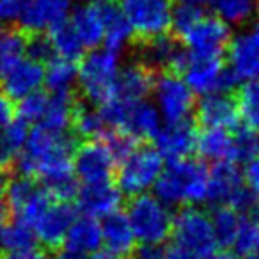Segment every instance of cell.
I'll use <instances>...</instances> for the list:
<instances>
[{"label":"cell","instance_id":"obj_1","mask_svg":"<svg viewBox=\"0 0 259 259\" xmlns=\"http://www.w3.org/2000/svg\"><path fill=\"white\" fill-rule=\"evenodd\" d=\"M76 142L68 134H54L36 126L29 132L25 146L15 160L20 176L39 178L55 201H71L78 194V180L73 172Z\"/></svg>","mask_w":259,"mask_h":259},{"label":"cell","instance_id":"obj_2","mask_svg":"<svg viewBox=\"0 0 259 259\" xmlns=\"http://www.w3.org/2000/svg\"><path fill=\"white\" fill-rule=\"evenodd\" d=\"M155 197L170 206H199L208 197V167L194 160L170 162L156 180Z\"/></svg>","mask_w":259,"mask_h":259},{"label":"cell","instance_id":"obj_3","mask_svg":"<svg viewBox=\"0 0 259 259\" xmlns=\"http://www.w3.org/2000/svg\"><path fill=\"white\" fill-rule=\"evenodd\" d=\"M100 112L110 132H121L135 141L155 139L162 128V117L153 103L146 100L124 101L110 98L100 105Z\"/></svg>","mask_w":259,"mask_h":259},{"label":"cell","instance_id":"obj_4","mask_svg":"<svg viewBox=\"0 0 259 259\" xmlns=\"http://www.w3.org/2000/svg\"><path fill=\"white\" fill-rule=\"evenodd\" d=\"M119 54L107 48H93L82 55L78 69V85L82 96L91 105H101L114 96L115 80L119 73Z\"/></svg>","mask_w":259,"mask_h":259},{"label":"cell","instance_id":"obj_5","mask_svg":"<svg viewBox=\"0 0 259 259\" xmlns=\"http://www.w3.org/2000/svg\"><path fill=\"white\" fill-rule=\"evenodd\" d=\"M124 215L139 243L163 245L170 238L174 215L169 206L155 195L142 194L132 197Z\"/></svg>","mask_w":259,"mask_h":259},{"label":"cell","instance_id":"obj_6","mask_svg":"<svg viewBox=\"0 0 259 259\" xmlns=\"http://www.w3.org/2000/svg\"><path fill=\"white\" fill-rule=\"evenodd\" d=\"M163 170V158L155 146H137L126 158L119 162L117 185L122 195L130 199L153 190Z\"/></svg>","mask_w":259,"mask_h":259},{"label":"cell","instance_id":"obj_7","mask_svg":"<svg viewBox=\"0 0 259 259\" xmlns=\"http://www.w3.org/2000/svg\"><path fill=\"white\" fill-rule=\"evenodd\" d=\"M180 75L187 82L194 94L231 93L238 85V80L227 66H224L222 57H206V55L188 54Z\"/></svg>","mask_w":259,"mask_h":259},{"label":"cell","instance_id":"obj_8","mask_svg":"<svg viewBox=\"0 0 259 259\" xmlns=\"http://www.w3.org/2000/svg\"><path fill=\"white\" fill-rule=\"evenodd\" d=\"M153 98L162 121L180 122L188 121L195 108V94L187 85L183 76L174 71H163L155 78Z\"/></svg>","mask_w":259,"mask_h":259},{"label":"cell","instance_id":"obj_9","mask_svg":"<svg viewBox=\"0 0 259 259\" xmlns=\"http://www.w3.org/2000/svg\"><path fill=\"white\" fill-rule=\"evenodd\" d=\"M170 236H174V243L195 252L201 257L217 250L211 219L201 206H183L172 219Z\"/></svg>","mask_w":259,"mask_h":259},{"label":"cell","instance_id":"obj_10","mask_svg":"<svg viewBox=\"0 0 259 259\" xmlns=\"http://www.w3.org/2000/svg\"><path fill=\"white\" fill-rule=\"evenodd\" d=\"M119 9L139 41L163 36L170 30L172 0H121Z\"/></svg>","mask_w":259,"mask_h":259},{"label":"cell","instance_id":"obj_11","mask_svg":"<svg viewBox=\"0 0 259 259\" xmlns=\"http://www.w3.org/2000/svg\"><path fill=\"white\" fill-rule=\"evenodd\" d=\"M117 169V160L103 139L87 141L75 149L73 155V172L83 185L110 181Z\"/></svg>","mask_w":259,"mask_h":259},{"label":"cell","instance_id":"obj_12","mask_svg":"<svg viewBox=\"0 0 259 259\" xmlns=\"http://www.w3.org/2000/svg\"><path fill=\"white\" fill-rule=\"evenodd\" d=\"M231 27L219 16L202 15L194 27L181 37V45L188 54L206 55V57H222L231 43Z\"/></svg>","mask_w":259,"mask_h":259},{"label":"cell","instance_id":"obj_13","mask_svg":"<svg viewBox=\"0 0 259 259\" xmlns=\"http://www.w3.org/2000/svg\"><path fill=\"white\" fill-rule=\"evenodd\" d=\"M227 68L238 82L259 78V22L240 30L227 47Z\"/></svg>","mask_w":259,"mask_h":259},{"label":"cell","instance_id":"obj_14","mask_svg":"<svg viewBox=\"0 0 259 259\" xmlns=\"http://www.w3.org/2000/svg\"><path fill=\"white\" fill-rule=\"evenodd\" d=\"M76 206L68 201H52L48 208L32 224L36 238L43 247L59 248L64 243L71 224L76 219Z\"/></svg>","mask_w":259,"mask_h":259},{"label":"cell","instance_id":"obj_15","mask_svg":"<svg viewBox=\"0 0 259 259\" xmlns=\"http://www.w3.org/2000/svg\"><path fill=\"white\" fill-rule=\"evenodd\" d=\"M197 128L194 122H165V126L158 130L155 137V149L167 162H180L187 160L197 149Z\"/></svg>","mask_w":259,"mask_h":259},{"label":"cell","instance_id":"obj_16","mask_svg":"<svg viewBox=\"0 0 259 259\" xmlns=\"http://www.w3.org/2000/svg\"><path fill=\"white\" fill-rule=\"evenodd\" d=\"M137 50L141 59L139 61L144 62L149 69L153 71H174L180 73L181 66H183L185 59H187L188 52L187 48L181 45L178 37L172 36H156L151 39L139 41Z\"/></svg>","mask_w":259,"mask_h":259},{"label":"cell","instance_id":"obj_17","mask_svg":"<svg viewBox=\"0 0 259 259\" xmlns=\"http://www.w3.org/2000/svg\"><path fill=\"white\" fill-rule=\"evenodd\" d=\"M69 0H25L18 15V27L25 34H45L66 22Z\"/></svg>","mask_w":259,"mask_h":259},{"label":"cell","instance_id":"obj_18","mask_svg":"<svg viewBox=\"0 0 259 259\" xmlns=\"http://www.w3.org/2000/svg\"><path fill=\"white\" fill-rule=\"evenodd\" d=\"M43 82L45 66L25 55L0 73V89L11 100H22L30 93H36Z\"/></svg>","mask_w":259,"mask_h":259},{"label":"cell","instance_id":"obj_19","mask_svg":"<svg viewBox=\"0 0 259 259\" xmlns=\"http://www.w3.org/2000/svg\"><path fill=\"white\" fill-rule=\"evenodd\" d=\"M195 121L202 128L234 130L240 122L236 100L229 93H213L202 96L195 105Z\"/></svg>","mask_w":259,"mask_h":259},{"label":"cell","instance_id":"obj_20","mask_svg":"<svg viewBox=\"0 0 259 259\" xmlns=\"http://www.w3.org/2000/svg\"><path fill=\"white\" fill-rule=\"evenodd\" d=\"M245 188L243 176L233 162H217L208 169V197L206 202L213 206H233Z\"/></svg>","mask_w":259,"mask_h":259},{"label":"cell","instance_id":"obj_21","mask_svg":"<svg viewBox=\"0 0 259 259\" xmlns=\"http://www.w3.org/2000/svg\"><path fill=\"white\" fill-rule=\"evenodd\" d=\"M76 209L91 219H105L112 213L119 211L122 202V194L110 181L103 183H89L78 188L76 194Z\"/></svg>","mask_w":259,"mask_h":259},{"label":"cell","instance_id":"obj_22","mask_svg":"<svg viewBox=\"0 0 259 259\" xmlns=\"http://www.w3.org/2000/svg\"><path fill=\"white\" fill-rule=\"evenodd\" d=\"M155 83V71L149 69L144 62L134 61L119 68L115 80L114 96L124 101H141L151 94Z\"/></svg>","mask_w":259,"mask_h":259},{"label":"cell","instance_id":"obj_23","mask_svg":"<svg viewBox=\"0 0 259 259\" xmlns=\"http://www.w3.org/2000/svg\"><path fill=\"white\" fill-rule=\"evenodd\" d=\"M101 224V241L108 254L115 257H128L135 248V234L124 213L115 211L105 217Z\"/></svg>","mask_w":259,"mask_h":259},{"label":"cell","instance_id":"obj_24","mask_svg":"<svg viewBox=\"0 0 259 259\" xmlns=\"http://www.w3.org/2000/svg\"><path fill=\"white\" fill-rule=\"evenodd\" d=\"M71 23L73 30L76 32L78 39L82 41L83 48H98L103 43L105 34V16L103 6L98 4H85L80 6L73 11L71 18L68 20Z\"/></svg>","mask_w":259,"mask_h":259},{"label":"cell","instance_id":"obj_25","mask_svg":"<svg viewBox=\"0 0 259 259\" xmlns=\"http://www.w3.org/2000/svg\"><path fill=\"white\" fill-rule=\"evenodd\" d=\"M62 245H64V248H68V250H73L80 255H85V257L100 252V248L103 247L100 220L91 219V217H85V215H83L82 219L76 217L75 222L69 227Z\"/></svg>","mask_w":259,"mask_h":259},{"label":"cell","instance_id":"obj_26","mask_svg":"<svg viewBox=\"0 0 259 259\" xmlns=\"http://www.w3.org/2000/svg\"><path fill=\"white\" fill-rule=\"evenodd\" d=\"M75 108L76 101L73 94H50L45 114L37 126L54 134H68V130L71 128Z\"/></svg>","mask_w":259,"mask_h":259},{"label":"cell","instance_id":"obj_27","mask_svg":"<svg viewBox=\"0 0 259 259\" xmlns=\"http://www.w3.org/2000/svg\"><path fill=\"white\" fill-rule=\"evenodd\" d=\"M103 16H105V34H103V45L107 50L114 54H121L122 50L130 47L134 39V30L130 27L128 20L121 13V9L112 4L103 6Z\"/></svg>","mask_w":259,"mask_h":259},{"label":"cell","instance_id":"obj_28","mask_svg":"<svg viewBox=\"0 0 259 259\" xmlns=\"http://www.w3.org/2000/svg\"><path fill=\"white\" fill-rule=\"evenodd\" d=\"M29 137V124L13 119L0 128V172H9Z\"/></svg>","mask_w":259,"mask_h":259},{"label":"cell","instance_id":"obj_29","mask_svg":"<svg viewBox=\"0 0 259 259\" xmlns=\"http://www.w3.org/2000/svg\"><path fill=\"white\" fill-rule=\"evenodd\" d=\"M195 151L208 162H233V137L229 130L204 128L197 135V149Z\"/></svg>","mask_w":259,"mask_h":259},{"label":"cell","instance_id":"obj_30","mask_svg":"<svg viewBox=\"0 0 259 259\" xmlns=\"http://www.w3.org/2000/svg\"><path fill=\"white\" fill-rule=\"evenodd\" d=\"M78 78L76 64L61 57H54L45 68V85L50 94H73Z\"/></svg>","mask_w":259,"mask_h":259},{"label":"cell","instance_id":"obj_31","mask_svg":"<svg viewBox=\"0 0 259 259\" xmlns=\"http://www.w3.org/2000/svg\"><path fill=\"white\" fill-rule=\"evenodd\" d=\"M71 128L76 137L87 139V141H98L103 139L110 132L105 124V119L101 115L100 108L91 107V105H78L76 103L75 114H73Z\"/></svg>","mask_w":259,"mask_h":259},{"label":"cell","instance_id":"obj_32","mask_svg":"<svg viewBox=\"0 0 259 259\" xmlns=\"http://www.w3.org/2000/svg\"><path fill=\"white\" fill-rule=\"evenodd\" d=\"M48 37H50L52 47H54L55 57L75 62L80 61L82 55L85 54V48H83L82 41L78 39V36H76V32L73 30L71 23L68 20L48 30Z\"/></svg>","mask_w":259,"mask_h":259},{"label":"cell","instance_id":"obj_33","mask_svg":"<svg viewBox=\"0 0 259 259\" xmlns=\"http://www.w3.org/2000/svg\"><path fill=\"white\" fill-rule=\"evenodd\" d=\"M211 219L213 234H215L217 247L231 248L233 241L236 238L238 227L241 222V215L231 206H215L213 213L209 215Z\"/></svg>","mask_w":259,"mask_h":259},{"label":"cell","instance_id":"obj_34","mask_svg":"<svg viewBox=\"0 0 259 259\" xmlns=\"http://www.w3.org/2000/svg\"><path fill=\"white\" fill-rule=\"evenodd\" d=\"M217 16L227 25H245L257 13V0H211Z\"/></svg>","mask_w":259,"mask_h":259},{"label":"cell","instance_id":"obj_35","mask_svg":"<svg viewBox=\"0 0 259 259\" xmlns=\"http://www.w3.org/2000/svg\"><path fill=\"white\" fill-rule=\"evenodd\" d=\"M27 34L20 27L0 25V73L25 55Z\"/></svg>","mask_w":259,"mask_h":259},{"label":"cell","instance_id":"obj_36","mask_svg":"<svg viewBox=\"0 0 259 259\" xmlns=\"http://www.w3.org/2000/svg\"><path fill=\"white\" fill-rule=\"evenodd\" d=\"M234 100L240 119L245 122V126L259 130V78L243 82Z\"/></svg>","mask_w":259,"mask_h":259},{"label":"cell","instance_id":"obj_37","mask_svg":"<svg viewBox=\"0 0 259 259\" xmlns=\"http://www.w3.org/2000/svg\"><path fill=\"white\" fill-rule=\"evenodd\" d=\"M36 233L30 224L25 220L15 219L4 226V234H2V247L8 252H18V250H29L36 247Z\"/></svg>","mask_w":259,"mask_h":259},{"label":"cell","instance_id":"obj_38","mask_svg":"<svg viewBox=\"0 0 259 259\" xmlns=\"http://www.w3.org/2000/svg\"><path fill=\"white\" fill-rule=\"evenodd\" d=\"M231 137H233V163H247L248 160L259 155V135L255 130L241 126L234 134H231Z\"/></svg>","mask_w":259,"mask_h":259},{"label":"cell","instance_id":"obj_39","mask_svg":"<svg viewBox=\"0 0 259 259\" xmlns=\"http://www.w3.org/2000/svg\"><path fill=\"white\" fill-rule=\"evenodd\" d=\"M48 96H50V94L36 91V93H30L29 96L18 100L20 101L18 107H15L16 114H18V119H22L27 124H37L45 114Z\"/></svg>","mask_w":259,"mask_h":259},{"label":"cell","instance_id":"obj_40","mask_svg":"<svg viewBox=\"0 0 259 259\" xmlns=\"http://www.w3.org/2000/svg\"><path fill=\"white\" fill-rule=\"evenodd\" d=\"M257 234H259V222L247 219V217H241L236 238L233 241L234 254L252 255V252L255 250V243H257Z\"/></svg>","mask_w":259,"mask_h":259},{"label":"cell","instance_id":"obj_41","mask_svg":"<svg viewBox=\"0 0 259 259\" xmlns=\"http://www.w3.org/2000/svg\"><path fill=\"white\" fill-rule=\"evenodd\" d=\"M204 15L202 8H195V6H178L172 9V22H170V29L174 30L178 39L185 36L192 27L197 23V20Z\"/></svg>","mask_w":259,"mask_h":259},{"label":"cell","instance_id":"obj_42","mask_svg":"<svg viewBox=\"0 0 259 259\" xmlns=\"http://www.w3.org/2000/svg\"><path fill=\"white\" fill-rule=\"evenodd\" d=\"M27 36L29 37L25 43V57L32 59L39 64H47L55 57L48 34H27Z\"/></svg>","mask_w":259,"mask_h":259},{"label":"cell","instance_id":"obj_43","mask_svg":"<svg viewBox=\"0 0 259 259\" xmlns=\"http://www.w3.org/2000/svg\"><path fill=\"white\" fill-rule=\"evenodd\" d=\"M241 176H243L245 187L259 197V155L245 163V169L241 172Z\"/></svg>","mask_w":259,"mask_h":259},{"label":"cell","instance_id":"obj_44","mask_svg":"<svg viewBox=\"0 0 259 259\" xmlns=\"http://www.w3.org/2000/svg\"><path fill=\"white\" fill-rule=\"evenodd\" d=\"M130 259H162L163 257V245L155 243H141L135 245L132 254L128 255Z\"/></svg>","mask_w":259,"mask_h":259},{"label":"cell","instance_id":"obj_45","mask_svg":"<svg viewBox=\"0 0 259 259\" xmlns=\"http://www.w3.org/2000/svg\"><path fill=\"white\" fill-rule=\"evenodd\" d=\"M25 0H0V25L18 18Z\"/></svg>","mask_w":259,"mask_h":259},{"label":"cell","instance_id":"obj_46","mask_svg":"<svg viewBox=\"0 0 259 259\" xmlns=\"http://www.w3.org/2000/svg\"><path fill=\"white\" fill-rule=\"evenodd\" d=\"M162 259H202L199 254L174 243L170 247H163V257Z\"/></svg>","mask_w":259,"mask_h":259},{"label":"cell","instance_id":"obj_47","mask_svg":"<svg viewBox=\"0 0 259 259\" xmlns=\"http://www.w3.org/2000/svg\"><path fill=\"white\" fill-rule=\"evenodd\" d=\"M15 105L13 100L0 89V128L6 126L9 121H13V115H15Z\"/></svg>","mask_w":259,"mask_h":259},{"label":"cell","instance_id":"obj_48","mask_svg":"<svg viewBox=\"0 0 259 259\" xmlns=\"http://www.w3.org/2000/svg\"><path fill=\"white\" fill-rule=\"evenodd\" d=\"M0 259H48L47 254L39 248H29V250H18V252H4L0 254Z\"/></svg>","mask_w":259,"mask_h":259},{"label":"cell","instance_id":"obj_49","mask_svg":"<svg viewBox=\"0 0 259 259\" xmlns=\"http://www.w3.org/2000/svg\"><path fill=\"white\" fill-rule=\"evenodd\" d=\"M206 259H240V255L231 252L229 248H219V250H213L209 255H206Z\"/></svg>","mask_w":259,"mask_h":259},{"label":"cell","instance_id":"obj_50","mask_svg":"<svg viewBox=\"0 0 259 259\" xmlns=\"http://www.w3.org/2000/svg\"><path fill=\"white\" fill-rule=\"evenodd\" d=\"M11 215L8 209V206H6L4 201H0V247H2V234H4V226H6V220H8V217Z\"/></svg>","mask_w":259,"mask_h":259},{"label":"cell","instance_id":"obj_51","mask_svg":"<svg viewBox=\"0 0 259 259\" xmlns=\"http://www.w3.org/2000/svg\"><path fill=\"white\" fill-rule=\"evenodd\" d=\"M54 259H87L85 255H80L73 250H68V248H61V250L55 252Z\"/></svg>","mask_w":259,"mask_h":259},{"label":"cell","instance_id":"obj_52","mask_svg":"<svg viewBox=\"0 0 259 259\" xmlns=\"http://www.w3.org/2000/svg\"><path fill=\"white\" fill-rule=\"evenodd\" d=\"M181 6H195V8H202V6L209 4L211 0H176Z\"/></svg>","mask_w":259,"mask_h":259},{"label":"cell","instance_id":"obj_53","mask_svg":"<svg viewBox=\"0 0 259 259\" xmlns=\"http://www.w3.org/2000/svg\"><path fill=\"white\" fill-rule=\"evenodd\" d=\"M87 259H119V257H115V255L108 254V252H96V254L89 255Z\"/></svg>","mask_w":259,"mask_h":259},{"label":"cell","instance_id":"obj_54","mask_svg":"<svg viewBox=\"0 0 259 259\" xmlns=\"http://www.w3.org/2000/svg\"><path fill=\"white\" fill-rule=\"evenodd\" d=\"M93 4H98V6H107V4H110L112 0H91Z\"/></svg>","mask_w":259,"mask_h":259},{"label":"cell","instance_id":"obj_55","mask_svg":"<svg viewBox=\"0 0 259 259\" xmlns=\"http://www.w3.org/2000/svg\"><path fill=\"white\" fill-rule=\"evenodd\" d=\"M255 255H259V234H257V243H255Z\"/></svg>","mask_w":259,"mask_h":259},{"label":"cell","instance_id":"obj_56","mask_svg":"<svg viewBox=\"0 0 259 259\" xmlns=\"http://www.w3.org/2000/svg\"><path fill=\"white\" fill-rule=\"evenodd\" d=\"M247 259H259V255H247Z\"/></svg>","mask_w":259,"mask_h":259},{"label":"cell","instance_id":"obj_57","mask_svg":"<svg viewBox=\"0 0 259 259\" xmlns=\"http://www.w3.org/2000/svg\"><path fill=\"white\" fill-rule=\"evenodd\" d=\"M257 11H259V0H257Z\"/></svg>","mask_w":259,"mask_h":259}]
</instances>
